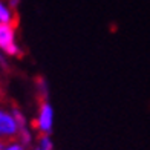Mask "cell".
<instances>
[{"label": "cell", "mask_w": 150, "mask_h": 150, "mask_svg": "<svg viewBox=\"0 0 150 150\" xmlns=\"http://www.w3.org/2000/svg\"><path fill=\"white\" fill-rule=\"evenodd\" d=\"M0 51L6 57H18L22 54L16 25H0Z\"/></svg>", "instance_id": "cell-1"}, {"label": "cell", "mask_w": 150, "mask_h": 150, "mask_svg": "<svg viewBox=\"0 0 150 150\" xmlns=\"http://www.w3.org/2000/svg\"><path fill=\"white\" fill-rule=\"evenodd\" d=\"M54 120H55V112L54 107L47 100H43L38 106V110L34 120V129L40 135H51L54 129Z\"/></svg>", "instance_id": "cell-2"}, {"label": "cell", "mask_w": 150, "mask_h": 150, "mask_svg": "<svg viewBox=\"0 0 150 150\" xmlns=\"http://www.w3.org/2000/svg\"><path fill=\"white\" fill-rule=\"evenodd\" d=\"M20 133V126L12 115V110L0 107V139L11 141L17 139Z\"/></svg>", "instance_id": "cell-3"}, {"label": "cell", "mask_w": 150, "mask_h": 150, "mask_svg": "<svg viewBox=\"0 0 150 150\" xmlns=\"http://www.w3.org/2000/svg\"><path fill=\"white\" fill-rule=\"evenodd\" d=\"M17 14L8 0H0V25H16Z\"/></svg>", "instance_id": "cell-4"}, {"label": "cell", "mask_w": 150, "mask_h": 150, "mask_svg": "<svg viewBox=\"0 0 150 150\" xmlns=\"http://www.w3.org/2000/svg\"><path fill=\"white\" fill-rule=\"evenodd\" d=\"M17 139L22 142L23 146H31L32 144V141H34V135L31 132V129L29 127H23V129H20V133L17 136Z\"/></svg>", "instance_id": "cell-5"}, {"label": "cell", "mask_w": 150, "mask_h": 150, "mask_svg": "<svg viewBox=\"0 0 150 150\" xmlns=\"http://www.w3.org/2000/svg\"><path fill=\"white\" fill-rule=\"evenodd\" d=\"M37 146L42 150H55L54 149V141L51 138V135H40L37 139Z\"/></svg>", "instance_id": "cell-6"}, {"label": "cell", "mask_w": 150, "mask_h": 150, "mask_svg": "<svg viewBox=\"0 0 150 150\" xmlns=\"http://www.w3.org/2000/svg\"><path fill=\"white\" fill-rule=\"evenodd\" d=\"M11 110H12V115H14V118L17 120V122H18L20 129H23V127H28V120H26L25 113H23L22 110H20V109L14 107V109H11Z\"/></svg>", "instance_id": "cell-7"}, {"label": "cell", "mask_w": 150, "mask_h": 150, "mask_svg": "<svg viewBox=\"0 0 150 150\" xmlns=\"http://www.w3.org/2000/svg\"><path fill=\"white\" fill-rule=\"evenodd\" d=\"M3 150H28L26 146H23L18 139H11L5 142V149Z\"/></svg>", "instance_id": "cell-8"}, {"label": "cell", "mask_w": 150, "mask_h": 150, "mask_svg": "<svg viewBox=\"0 0 150 150\" xmlns=\"http://www.w3.org/2000/svg\"><path fill=\"white\" fill-rule=\"evenodd\" d=\"M37 89H38L40 93H42L43 98L47 97V84H46V81H45L43 78H38V80H37Z\"/></svg>", "instance_id": "cell-9"}, {"label": "cell", "mask_w": 150, "mask_h": 150, "mask_svg": "<svg viewBox=\"0 0 150 150\" xmlns=\"http://www.w3.org/2000/svg\"><path fill=\"white\" fill-rule=\"evenodd\" d=\"M0 64H2V66L6 64V55H5L2 51H0Z\"/></svg>", "instance_id": "cell-10"}, {"label": "cell", "mask_w": 150, "mask_h": 150, "mask_svg": "<svg viewBox=\"0 0 150 150\" xmlns=\"http://www.w3.org/2000/svg\"><path fill=\"white\" fill-rule=\"evenodd\" d=\"M5 142H6V141L0 139V150H3V149H5Z\"/></svg>", "instance_id": "cell-11"}]
</instances>
